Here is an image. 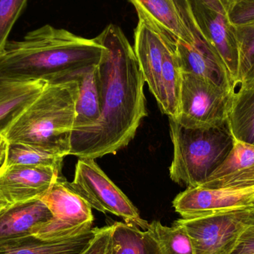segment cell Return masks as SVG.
<instances>
[{
  "mask_svg": "<svg viewBox=\"0 0 254 254\" xmlns=\"http://www.w3.org/2000/svg\"><path fill=\"white\" fill-rule=\"evenodd\" d=\"M95 38L107 49L98 65L102 113L95 126L71 134L69 155L79 158L117 153L128 146L147 116L144 78L122 28L110 24Z\"/></svg>",
  "mask_w": 254,
  "mask_h": 254,
  "instance_id": "6da1fadb",
  "label": "cell"
},
{
  "mask_svg": "<svg viewBox=\"0 0 254 254\" xmlns=\"http://www.w3.org/2000/svg\"><path fill=\"white\" fill-rule=\"evenodd\" d=\"M106 50L95 38L45 25L22 40L7 42L0 55V81L74 80L77 74L97 66Z\"/></svg>",
  "mask_w": 254,
  "mask_h": 254,
  "instance_id": "7a4b0ae2",
  "label": "cell"
},
{
  "mask_svg": "<svg viewBox=\"0 0 254 254\" xmlns=\"http://www.w3.org/2000/svg\"><path fill=\"white\" fill-rule=\"evenodd\" d=\"M78 95L77 80L46 83L1 134L8 143L40 146L65 158L71 151Z\"/></svg>",
  "mask_w": 254,
  "mask_h": 254,
  "instance_id": "3957f363",
  "label": "cell"
},
{
  "mask_svg": "<svg viewBox=\"0 0 254 254\" xmlns=\"http://www.w3.org/2000/svg\"><path fill=\"white\" fill-rule=\"evenodd\" d=\"M169 125L173 146L170 179L187 188L202 186L234 148L228 120L209 128H185L172 119Z\"/></svg>",
  "mask_w": 254,
  "mask_h": 254,
  "instance_id": "277c9868",
  "label": "cell"
},
{
  "mask_svg": "<svg viewBox=\"0 0 254 254\" xmlns=\"http://www.w3.org/2000/svg\"><path fill=\"white\" fill-rule=\"evenodd\" d=\"M234 93L204 77L182 73L179 108L173 120L188 128L221 126L228 122Z\"/></svg>",
  "mask_w": 254,
  "mask_h": 254,
  "instance_id": "5b68a950",
  "label": "cell"
},
{
  "mask_svg": "<svg viewBox=\"0 0 254 254\" xmlns=\"http://www.w3.org/2000/svg\"><path fill=\"white\" fill-rule=\"evenodd\" d=\"M53 218L34 228L32 235L43 240L70 238L92 230V207L60 176L50 189L40 198Z\"/></svg>",
  "mask_w": 254,
  "mask_h": 254,
  "instance_id": "8992f818",
  "label": "cell"
},
{
  "mask_svg": "<svg viewBox=\"0 0 254 254\" xmlns=\"http://www.w3.org/2000/svg\"><path fill=\"white\" fill-rule=\"evenodd\" d=\"M71 188L92 208L123 218L127 223L146 231L149 223L140 216L138 210L128 197L101 170L92 158H79Z\"/></svg>",
  "mask_w": 254,
  "mask_h": 254,
  "instance_id": "52a82bcc",
  "label": "cell"
},
{
  "mask_svg": "<svg viewBox=\"0 0 254 254\" xmlns=\"http://www.w3.org/2000/svg\"><path fill=\"white\" fill-rule=\"evenodd\" d=\"M247 208V207H246ZM176 221L190 238L194 254H233L249 228L246 209Z\"/></svg>",
  "mask_w": 254,
  "mask_h": 254,
  "instance_id": "ba28073f",
  "label": "cell"
},
{
  "mask_svg": "<svg viewBox=\"0 0 254 254\" xmlns=\"http://www.w3.org/2000/svg\"><path fill=\"white\" fill-rule=\"evenodd\" d=\"M198 31L225 64L236 86L239 48L235 25L220 0H189ZM237 88V86H236Z\"/></svg>",
  "mask_w": 254,
  "mask_h": 254,
  "instance_id": "9c48e42d",
  "label": "cell"
},
{
  "mask_svg": "<svg viewBox=\"0 0 254 254\" xmlns=\"http://www.w3.org/2000/svg\"><path fill=\"white\" fill-rule=\"evenodd\" d=\"M139 20L169 43H192L201 37L189 0H128Z\"/></svg>",
  "mask_w": 254,
  "mask_h": 254,
  "instance_id": "30bf717a",
  "label": "cell"
},
{
  "mask_svg": "<svg viewBox=\"0 0 254 254\" xmlns=\"http://www.w3.org/2000/svg\"><path fill=\"white\" fill-rule=\"evenodd\" d=\"M254 204V188H187L173 201V207L182 219L203 217L234 211Z\"/></svg>",
  "mask_w": 254,
  "mask_h": 254,
  "instance_id": "8fae6325",
  "label": "cell"
},
{
  "mask_svg": "<svg viewBox=\"0 0 254 254\" xmlns=\"http://www.w3.org/2000/svg\"><path fill=\"white\" fill-rule=\"evenodd\" d=\"M61 169L36 166H0V211L41 198L56 182Z\"/></svg>",
  "mask_w": 254,
  "mask_h": 254,
  "instance_id": "7c38bea8",
  "label": "cell"
},
{
  "mask_svg": "<svg viewBox=\"0 0 254 254\" xmlns=\"http://www.w3.org/2000/svg\"><path fill=\"white\" fill-rule=\"evenodd\" d=\"M174 52L182 73L204 77L227 90L236 92L225 64L202 36L192 43H176Z\"/></svg>",
  "mask_w": 254,
  "mask_h": 254,
  "instance_id": "4fadbf2b",
  "label": "cell"
},
{
  "mask_svg": "<svg viewBox=\"0 0 254 254\" xmlns=\"http://www.w3.org/2000/svg\"><path fill=\"white\" fill-rule=\"evenodd\" d=\"M134 52L141 70L145 83L156 101L160 96V80L164 56L172 43L156 31L138 20L134 31Z\"/></svg>",
  "mask_w": 254,
  "mask_h": 254,
  "instance_id": "5bb4252c",
  "label": "cell"
},
{
  "mask_svg": "<svg viewBox=\"0 0 254 254\" xmlns=\"http://www.w3.org/2000/svg\"><path fill=\"white\" fill-rule=\"evenodd\" d=\"M201 187L234 189L254 188V145L236 140L229 155Z\"/></svg>",
  "mask_w": 254,
  "mask_h": 254,
  "instance_id": "9a60e30c",
  "label": "cell"
},
{
  "mask_svg": "<svg viewBox=\"0 0 254 254\" xmlns=\"http://www.w3.org/2000/svg\"><path fill=\"white\" fill-rule=\"evenodd\" d=\"M53 218L40 198L16 204L0 211V245L32 235L34 228Z\"/></svg>",
  "mask_w": 254,
  "mask_h": 254,
  "instance_id": "2e32d148",
  "label": "cell"
},
{
  "mask_svg": "<svg viewBox=\"0 0 254 254\" xmlns=\"http://www.w3.org/2000/svg\"><path fill=\"white\" fill-rule=\"evenodd\" d=\"M98 229L57 240H43L28 236L0 245V254H82L93 241Z\"/></svg>",
  "mask_w": 254,
  "mask_h": 254,
  "instance_id": "e0dca14e",
  "label": "cell"
},
{
  "mask_svg": "<svg viewBox=\"0 0 254 254\" xmlns=\"http://www.w3.org/2000/svg\"><path fill=\"white\" fill-rule=\"evenodd\" d=\"M74 80L79 83V95L72 134L95 126L102 113L98 65L77 74Z\"/></svg>",
  "mask_w": 254,
  "mask_h": 254,
  "instance_id": "ac0fdd59",
  "label": "cell"
},
{
  "mask_svg": "<svg viewBox=\"0 0 254 254\" xmlns=\"http://www.w3.org/2000/svg\"><path fill=\"white\" fill-rule=\"evenodd\" d=\"M43 80L1 82L0 84V133L10 124L43 91Z\"/></svg>",
  "mask_w": 254,
  "mask_h": 254,
  "instance_id": "d6986e66",
  "label": "cell"
},
{
  "mask_svg": "<svg viewBox=\"0 0 254 254\" xmlns=\"http://www.w3.org/2000/svg\"><path fill=\"white\" fill-rule=\"evenodd\" d=\"M112 228L111 254H162L149 230L142 231L138 227L127 222H116Z\"/></svg>",
  "mask_w": 254,
  "mask_h": 254,
  "instance_id": "ffe728a7",
  "label": "cell"
},
{
  "mask_svg": "<svg viewBox=\"0 0 254 254\" xmlns=\"http://www.w3.org/2000/svg\"><path fill=\"white\" fill-rule=\"evenodd\" d=\"M228 123L235 140L254 145V85L235 92Z\"/></svg>",
  "mask_w": 254,
  "mask_h": 254,
  "instance_id": "44dd1931",
  "label": "cell"
},
{
  "mask_svg": "<svg viewBox=\"0 0 254 254\" xmlns=\"http://www.w3.org/2000/svg\"><path fill=\"white\" fill-rule=\"evenodd\" d=\"M174 49V45L170 44L166 52L160 80V96L157 101L161 111L173 119L177 116L182 84V71Z\"/></svg>",
  "mask_w": 254,
  "mask_h": 254,
  "instance_id": "7402d4cb",
  "label": "cell"
},
{
  "mask_svg": "<svg viewBox=\"0 0 254 254\" xmlns=\"http://www.w3.org/2000/svg\"><path fill=\"white\" fill-rule=\"evenodd\" d=\"M64 157L49 149L26 143H8L5 159L1 165L36 166L61 169Z\"/></svg>",
  "mask_w": 254,
  "mask_h": 254,
  "instance_id": "603a6c76",
  "label": "cell"
},
{
  "mask_svg": "<svg viewBox=\"0 0 254 254\" xmlns=\"http://www.w3.org/2000/svg\"><path fill=\"white\" fill-rule=\"evenodd\" d=\"M239 48V66L236 86L254 85V21L235 25Z\"/></svg>",
  "mask_w": 254,
  "mask_h": 254,
  "instance_id": "cb8c5ba5",
  "label": "cell"
},
{
  "mask_svg": "<svg viewBox=\"0 0 254 254\" xmlns=\"http://www.w3.org/2000/svg\"><path fill=\"white\" fill-rule=\"evenodd\" d=\"M147 230L153 234L162 254H194L189 235L179 224L167 227L154 221L149 224Z\"/></svg>",
  "mask_w": 254,
  "mask_h": 254,
  "instance_id": "d4e9b609",
  "label": "cell"
},
{
  "mask_svg": "<svg viewBox=\"0 0 254 254\" xmlns=\"http://www.w3.org/2000/svg\"><path fill=\"white\" fill-rule=\"evenodd\" d=\"M27 1L28 0H0V55L4 51L9 34Z\"/></svg>",
  "mask_w": 254,
  "mask_h": 254,
  "instance_id": "484cf974",
  "label": "cell"
},
{
  "mask_svg": "<svg viewBox=\"0 0 254 254\" xmlns=\"http://www.w3.org/2000/svg\"><path fill=\"white\" fill-rule=\"evenodd\" d=\"M112 232V225L98 228L93 241L82 254H111L113 246Z\"/></svg>",
  "mask_w": 254,
  "mask_h": 254,
  "instance_id": "4316f807",
  "label": "cell"
},
{
  "mask_svg": "<svg viewBox=\"0 0 254 254\" xmlns=\"http://www.w3.org/2000/svg\"><path fill=\"white\" fill-rule=\"evenodd\" d=\"M234 25H243L254 21V0H241L228 12Z\"/></svg>",
  "mask_w": 254,
  "mask_h": 254,
  "instance_id": "83f0119b",
  "label": "cell"
},
{
  "mask_svg": "<svg viewBox=\"0 0 254 254\" xmlns=\"http://www.w3.org/2000/svg\"><path fill=\"white\" fill-rule=\"evenodd\" d=\"M233 254H254V231L248 228Z\"/></svg>",
  "mask_w": 254,
  "mask_h": 254,
  "instance_id": "f1b7e54d",
  "label": "cell"
},
{
  "mask_svg": "<svg viewBox=\"0 0 254 254\" xmlns=\"http://www.w3.org/2000/svg\"><path fill=\"white\" fill-rule=\"evenodd\" d=\"M8 143L1 133H0V166L3 164L7 154Z\"/></svg>",
  "mask_w": 254,
  "mask_h": 254,
  "instance_id": "f546056e",
  "label": "cell"
},
{
  "mask_svg": "<svg viewBox=\"0 0 254 254\" xmlns=\"http://www.w3.org/2000/svg\"><path fill=\"white\" fill-rule=\"evenodd\" d=\"M246 221L249 229L254 231V204L246 209Z\"/></svg>",
  "mask_w": 254,
  "mask_h": 254,
  "instance_id": "4dcf8cb0",
  "label": "cell"
},
{
  "mask_svg": "<svg viewBox=\"0 0 254 254\" xmlns=\"http://www.w3.org/2000/svg\"><path fill=\"white\" fill-rule=\"evenodd\" d=\"M222 1V4L228 9V10H231V7L238 2V1H241V0H220Z\"/></svg>",
  "mask_w": 254,
  "mask_h": 254,
  "instance_id": "1f68e13d",
  "label": "cell"
},
{
  "mask_svg": "<svg viewBox=\"0 0 254 254\" xmlns=\"http://www.w3.org/2000/svg\"><path fill=\"white\" fill-rule=\"evenodd\" d=\"M1 81H0V84H1Z\"/></svg>",
  "mask_w": 254,
  "mask_h": 254,
  "instance_id": "d6a6232c",
  "label": "cell"
}]
</instances>
